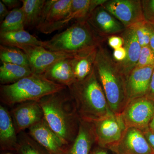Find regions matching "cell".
<instances>
[{"mask_svg": "<svg viewBox=\"0 0 154 154\" xmlns=\"http://www.w3.org/2000/svg\"><path fill=\"white\" fill-rule=\"evenodd\" d=\"M17 131L8 110L0 106V145L2 150L17 151L19 146Z\"/></svg>", "mask_w": 154, "mask_h": 154, "instance_id": "cell-19", "label": "cell"}, {"mask_svg": "<svg viewBox=\"0 0 154 154\" xmlns=\"http://www.w3.org/2000/svg\"><path fill=\"white\" fill-rule=\"evenodd\" d=\"M141 3L145 20L154 25V0H143Z\"/></svg>", "mask_w": 154, "mask_h": 154, "instance_id": "cell-29", "label": "cell"}, {"mask_svg": "<svg viewBox=\"0 0 154 154\" xmlns=\"http://www.w3.org/2000/svg\"><path fill=\"white\" fill-rule=\"evenodd\" d=\"M72 58V57H71ZM64 59L53 64L43 75L46 79L68 88L75 82L71 58Z\"/></svg>", "mask_w": 154, "mask_h": 154, "instance_id": "cell-20", "label": "cell"}, {"mask_svg": "<svg viewBox=\"0 0 154 154\" xmlns=\"http://www.w3.org/2000/svg\"><path fill=\"white\" fill-rule=\"evenodd\" d=\"M126 57V51L124 47L119 48L114 50L113 58L117 62H121L125 60Z\"/></svg>", "mask_w": 154, "mask_h": 154, "instance_id": "cell-31", "label": "cell"}, {"mask_svg": "<svg viewBox=\"0 0 154 154\" xmlns=\"http://www.w3.org/2000/svg\"><path fill=\"white\" fill-rule=\"evenodd\" d=\"M68 88L81 119L92 122L113 113L95 68L85 79L75 82Z\"/></svg>", "mask_w": 154, "mask_h": 154, "instance_id": "cell-3", "label": "cell"}, {"mask_svg": "<svg viewBox=\"0 0 154 154\" xmlns=\"http://www.w3.org/2000/svg\"><path fill=\"white\" fill-rule=\"evenodd\" d=\"M0 59L2 63L13 64L30 68L26 54L18 48L1 45Z\"/></svg>", "mask_w": 154, "mask_h": 154, "instance_id": "cell-24", "label": "cell"}, {"mask_svg": "<svg viewBox=\"0 0 154 154\" xmlns=\"http://www.w3.org/2000/svg\"><path fill=\"white\" fill-rule=\"evenodd\" d=\"M92 122L96 142L108 149L121 140L127 128L121 114L113 113Z\"/></svg>", "mask_w": 154, "mask_h": 154, "instance_id": "cell-6", "label": "cell"}, {"mask_svg": "<svg viewBox=\"0 0 154 154\" xmlns=\"http://www.w3.org/2000/svg\"><path fill=\"white\" fill-rule=\"evenodd\" d=\"M30 68L8 63L0 67V82L2 85H10L33 74Z\"/></svg>", "mask_w": 154, "mask_h": 154, "instance_id": "cell-23", "label": "cell"}, {"mask_svg": "<svg viewBox=\"0 0 154 154\" xmlns=\"http://www.w3.org/2000/svg\"><path fill=\"white\" fill-rule=\"evenodd\" d=\"M86 21L101 38L122 33L126 29L121 22L102 5L96 8Z\"/></svg>", "mask_w": 154, "mask_h": 154, "instance_id": "cell-11", "label": "cell"}, {"mask_svg": "<svg viewBox=\"0 0 154 154\" xmlns=\"http://www.w3.org/2000/svg\"><path fill=\"white\" fill-rule=\"evenodd\" d=\"M102 40L86 20L76 21L66 30L44 41L43 47L51 51L76 53L99 47Z\"/></svg>", "mask_w": 154, "mask_h": 154, "instance_id": "cell-5", "label": "cell"}, {"mask_svg": "<svg viewBox=\"0 0 154 154\" xmlns=\"http://www.w3.org/2000/svg\"><path fill=\"white\" fill-rule=\"evenodd\" d=\"M109 150L115 154H154L143 132L133 128H127L121 140Z\"/></svg>", "mask_w": 154, "mask_h": 154, "instance_id": "cell-10", "label": "cell"}, {"mask_svg": "<svg viewBox=\"0 0 154 154\" xmlns=\"http://www.w3.org/2000/svg\"><path fill=\"white\" fill-rule=\"evenodd\" d=\"M154 114V100L144 96L130 101L121 115L127 128L143 132L149 129Z\"/></svg>", "mask_w": 154, "mask_h": 154, "instance_id": "cell-7", "label": "cell"}, {"mask_svg": "<svg viewBox=\"0 0 154 154\" xmlns=\"http://www.w3.org/2000/svg\"><path fill=\"white\" fill-rule=\"evenodd\" d=\"M98 47L93 48L76 53L71 58L75 82L85 79L93 71Z\"/></svg>", "mask_w": 154, "mask_h": 154, "instance_id": "cell-17", "label": "cell"}, {"mask_svg": "<svg viewBox=\"0 0 154 154\" xmlns=\"http://www.w3.org/2000/svg\"><path fill=\"white\" fill-rule=\"evenodd\" d=\"M94 142L96 140L93 123L80 119L76 137L67 146L62 154H91Z\"/></svg>", "mask_w": 154, "mask_h": 154, "instance_id": "cell-16", "label": "cell"}, {"mask_svg": "<svg viewBox=\"0 0 154 154\" xmlns=\"http://www.w3.org/2000/svg\"><path fill=\"white\" fill-rule=\"evenodd\" d=\"M2 2L9 10L17 8L20 5L21 1L18 0H2Z\"/></svg>", "mask_w": 154, "mask_h": 154, "instance_id": "cell-32", "label": "cell"}, {"mask_svg": "<svg viewBox=\"0 0 154 154\" xmlns=\"http://www.w3.org/2000/svg\"><path fill=\"white\" fill-rule=\"evenodd\" d=\"M10 11L6 7V6L4 5V3L0 1V20L1 23L3 22V20L8 15Z\"/></svg>", "mask_w": 154, "mask_h": 154, "instance_id": "cell-34", "label": "cell"}, {"mask_svg": "<svg viewBox=\"0 0 154 154\" xmlns=\"http://www.w3.org/2000/svg\"><path fill=\"white\" fill-rule=\"evenodd\" d=\"M66 88V86L46 79L43 75L33 73L13 84L1 85V99L6 104L15 105L38 101Z\"/></svg>", "mask_w": 154, "mask_h": 154, "instance_id": "cell-4", "label": "cell"}, {"mask_svg": "<svg viewBox=\"0 0 154 154\" xmlns=\"http://www.w3.org/2000/svg\"><path fill=\"white\" fill-rule=\"evenodd\" d=\"M131 27L134 29L141 47L149 45L150 33L147 22L146 21L140 22Z\"/></svg>", "mask_w": 154, "mask_h": 154, "instance_id": "cell-27", "label": "cell"}, {"mask_svg": "<svg viewBox=\"0 0 154 154\" xmlns=\"http://www.w3.org/2000/svg\"><path fill=\"white\" fill-rule=\"evenodd\" d=\"M17 48L26 54L33 73L38 75H43L53 64L64 59L72 57L75 54L51 51L41 46L33 45H23Z\"/></svg>", "mask_w": 154, "mask_h": 154, "instance_id": "cell-9", "label": "cell"}, {"mask_svg": "<svg viewBox=\"0 0 154 154\" xmlns=\"http://www.w3.org/2000/svg\"><path fill=\"white\" fill-rule=\"evenodd\" d=\"M149 129L154 133V114L149 124Z\"/></svg>", "mask_w": 154, "mask_h": 154, "instance_id": "cell-38", "label": "cell"}, {"mask_svg": "<svg viewBox=\"0 0 154 154\" xmlns=\"http://www.w3.org/2000/svg\"><path fill=\"white\" fill-rule=\"evenodd\" d=\"M17 133L29 128L44 119V113L38 101L20 103L12 112Z\"/></svg>", "mask_w": 154, "mask_h": 154, "instance_id": "cell-13", "label": "cell"}, {"mask_svg": "<svg viewBox=\"0 0 154 154\" xmlns=\"http://www.w3.org/2000/svg\"><path fill=\"white\" fill-rule=\"evenodd\" d=\"M1 45L10 47H18L23 45L43 47L44 41H40L35 36L24 30L0 33Z\"/></svg>", "mask_w": 154, "mask_h": 154, "instance_id": "cell-21", "label": "cell"}, {"mask_svg": "<svg viewBox=\"0 0 154 154\" xmlns=\"http://www.w3.org/2000/svg\"><path fill=\"white\" fill-rule=\"evenodd\" d=\"M17 151L19 154H51L30 135L25 133L20 135Z\"/></svg>", "mask_w": 154, "mask_h": 154, "instance_id": "cell-26", "label": "cell"}, {"mask_svg": "<svg viewBox=\"0 0 154 154\" xmlns=\"http://www.w3.org/2000/svg\"><path fill=\"white\" fill-rule=\"evenodd\" d=\"M72 0L46 1L41 20L36 28H39L60 22L64 19L70 11Z\"/></svg>", "mask_w": 154, "mask_h": 154, "instance_id": "cell-18", "label": "cell"}, {"mask_svg": "<svg viewBox=\"0 0 154 154\" xmlns=\"http://www.w3.org/2000/svg\"><path fill=\"white\" fill-rule=\"evenodd\" d=\"M94 68L110 110L121 114L128 102L125 78L117 62L101 45L98 48Z\"/></svg>", "mask_w": 154, "mask_h": 154, "instance_id": "cell-2", "label": "cell"}, {"mask_svg": "<svg viewBox=\"0 0 154 154\" xmlns=\"http://www.w3.org/2000/svg\"><path fill=\"white\" fill-rule=\"evenodd\" d=\"M108 43L110 47L115 50L123 47L124 40L122 36L112 35L108 37Z\"/></svg>", "mask_w": 154, "mask_h": 154, "instance_id": "cell-30", "label": "cell"}, {"mask_svg": "<svg viewBox=\"0 0 154 154\" xmlns=\"http://www.w3.org/2000/svg\"><path fill=\"white\" fill-rule=\"evenodd\" d=\"M146 96L154 101V69L152 75L149 92Z\"/></svg>", "mask_w": 154, "mask_h": 154, "instance_id": "cell-35", "label": "cell"}, {"mask_svg": "<svg viewBox=\"0 0 154 154\" xmlns=\"http://www.w3.org/2000/svg\"><path fill=\"white\" fill-rule=\"evenodd\" d=\"M143 133L147 140L148 141L150 145L151 146L154 152V133L149 130H146L145 131H143Z\"/></svg>", "mask_w": 154, "mask_h": 154, "instance_id": "cell-33", "label": "cell"}, {"mask_svg": "<svg viewBox=\"0 0 154 154\" xmlns=\"http://www.w3.org/2000/svg\"><path fill=\"white\" fill-rule=\"evenodd\" d=\"M154 69V66L135 68L125 78L128 102L147 95Z\"/></svg>", "mask_w": 154, "mask_h": 154, "instance_id": "cell-12", "label": "cell"}, {"mask_svg": "<svg viewBox=\"0 0 154 154\" xmlns=\"http://www.w3.org/2000/svg\"><path fill=\"white\" fill-rule=\"evenodd\" d=\"M149 29L150 33V40L149 46L154 54V25L148 23Z\"/></svg>", "mask_w": 154, "mask_h": 154, "instance_id": "cell-36", "label": "cell"}, {"mask_svg": "<svg viewBox=\"0 0 154 154\" xmlns=\"http://www.w3.org/2000/svg\"><path fill=\"white\" fill-rule=\"evenodd\" d=\"M121 36L124 40L123 47L126 50V57L123 61L116 62L125 78L136 66L142 47L132 27L126 28L121 33Z\"/></svg>", "mask_w": 154, "mask_h": 154, "instance_id": "cell-15", "label": "cell"}, {"mask_svg": "<svg viewBox=\"0 0 154 154\" xmlns=\"http://www.w3.org/2000/svg\"><path fill=\"white\" fill-rule=\"evenodd\" d=\"M102 6L126 28L145 21L140 0H109Z\"/></svg>", "mask_w": 154, "mask_h": 154, "instance_id": "cell-8", "label": "cell"}, {"mask_svg": "<svg viewBox=\"0 0 154 154\" xmlns=\"http://www.w3.org/2000/svg\"><path fill=\"white\" fill-rule=\"evenodd\" d=\"M21 7L24 16L25 28H36L41 20L45 0H22Z\"/></svg>", "mask_w": 154, "mask_h": 154, "instance_id": "cell-22", "label": "cell"}, {"mask_svg": "<svg viewBox=\"0 0 154 154\" xmlns=\"http://www.w3.org/2000/svg\"><path fill=\"white\" fill-rule=\"evenodd\" d=\"M66 89L38 101L43 110L45 120L64 143L68 146L76 137L80 117L75 103Z\"/></svg>", "mask_w": 154, "mask_h": 154, "instance_id": "cell-1", "label": "cell"}, {"mask_svg": "<svg viewBox=\"0 0 154 154\" xmlns=\"http://www.w3.org/2000/svg\"><path fill=\"white\" fill-rule=\"evenodd\" d=\"M97 148L95 149L91 153V154H110L107 151L105 150L104 148Z\"/></svg>", "mask_w": 154, "mask_h": 154, "instance_id": "cell-37", "label": "cell"}, {"mask_svg": "<svg viewBox=\"0 0 154 154\" xmlns=\"http://www.w3.org/2000/svg\"><path fill=\"white\" fill-rule=\"evenodd\" d=\"M0 33L24 30V16L22 8L11 10L7 17L1 23Z\"/></svg>", "mask_w": 154, "mask_h": 154, "instance_id": "cell-25", "label": "cell"}, {"mask_svg": "<svg viewBox=\"0 0 154 154\" xmlns=\"http://www.w3.org/2000/svg\"><path fill=\"white\" fill-rule=\"evenodd\" d=\"M154 66V54L149 45L141 48L139 58L135 68Z\"/></svg>", "mask_w": 154, "mask_h": 154, "instance_id": "cell-28", "label": "cell"}, {"mask_svg": "<svg viewBox=\"0 0 154 154\" xmlns=\"http://www.w3.org/2000/svg\"><path fill=\"white\" fill-rule=\"evenodd\" d=\"M30 136L51 154H62L67 146L44 118L28 128Z\"/></svg>", "mask_w": 154, "mask_h": 154, "instance_id": "cell-14", "label": "cell"}]
</instances>
